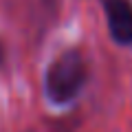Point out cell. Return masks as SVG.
I'll list each match as a JSON object with an SVG mask.
<instances>
[{
  "instance_id": "cell-2",
  "label": "cell",
  "mask_w": 132,
  "mask_h": 132,
  "mask_svg": "<svg viewBox=\"0 0 132 132\" xmlns=\"http://www.w3.org/2000/svg\"><path fill=\"white\" fill-rule=\"evenodd\" d=\"M108 29L119 44H132V5L130 0H101Z\"/></svg>"
},
{
  "instance_id": "cell-1",
  "label": "cell",
  "mask_w": 132,
  "mask_h": 132,
  "mask_svg": "<svg viewBox=\"0 0 132 132\" xmlns=\"http://www.w3.org/2000/svg\"><path fill=\"white\" fill-rule=\"evenodd\" d=\"M86 81V62L77 51H66L51 62L46 71V95L53 104H66L77 97Z\"/></svg>"
}]
</instances>
